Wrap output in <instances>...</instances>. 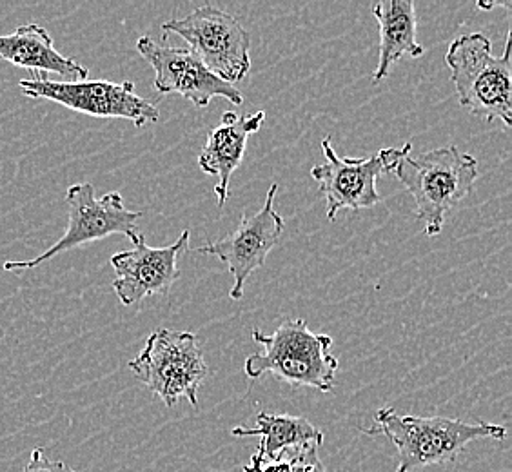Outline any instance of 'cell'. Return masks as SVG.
<instances>
[{
  "label": "cell",
  "mask_w": 512,
  "mask_h": 472,
  "mask_svg": "<svg viewBox=\"0 0 512 472\" xmlns=\"http://www.w3.org/2000/svg\"><path fill=\"white\" fill-rule=\"evenodd\" d=\"M253 340L262 351L247 356L244 371L249 378L275 374L278 380L296 387H311L329 393L335 387L338 358L331 354L333 338L313 333L304 318L284 320L275 333L253 329Z\"/></svg>",
  "instance_id": "cell-1"
},
{
  "label": "cell",
  "mask_w": 512,
  "mask_h": 472,
  "mask_svg": "<svg viewBox=\"0 0 512 472\" xmlns=\"http://www.w3.org/2000/svg\"><path fill=\"white\" fill-rule=\"evenodd\" d=\"M367 434L389 438L400 458L398 472H411L454 462L476 440H505L507 429L494 423H469L444 416H402L385 407L376 411L375 425L367 429Z\"/></svg>",
  "instance_id": "cell-2"
},
{
  "label": "cell",
  "mask_w": 512,
  "mask_h": 472,
  "mask_svg": "<svg viewBox=\"0 0 512 472\" xmlns=\"http://www.w3.org/2000/svg\"><path fill=\"white\" fill-rule=\"evenodd\" d=\"M445 62L460 106L487 124L502 120L511 128V30L502 57L494 55L491 40L483 33H467L451 42Z\"/></svg>",
  "instance_id": "cell-3"
},
{
  "label": "cell",
  "mask_w": 512,
  "mask_h": 472,
  "mask_svg": "<svg viewBox=\"0 0 512 472\" xmlns=\"http://www.w3.org/2000/svg\"><path fill=\"white\" fill-rule=\"evenodd\" d=\"M393 175L414 198V215L424 222L427 236L442 233L449 211L473 191L480 177L478 160L456 146L431 149L414 158L407 155Z\"/></svg>",
  "instance_id": "cell-4"
},
{
  "label": "cell",
  "mask_w": 512,
  "mask_h": 472,
  "mask_svg": "<svg viewBox=\"0 0 512 472\" xmlns=\"http://www.w3.org/2000/svg\"><path fill=\"white\" fill-rule=\"evenodd\" d=\"M129 371L166 407L186 398L198 405V389L206 380L207 364L197 335L188 331L158 329L146 340L144 349L129 362Z\"/></svg>",
  "instance_id": "cell-5"
},
{
  "label": "cell",
  "mask_w": 512,
  "mask_h": 472,
  "mask_svg": "<svg viewBox=\"0 0 512 472\" xmlns=\"http://www.w3.org/2000/svg\"><path fill=\"white\" fill-rule=\"evenodd\" d=\"M175 33L189 44L215 77L235 86L251 71V35L242 22L207 4L189 13L184 19L168 20L162 24V37Z\"/></svg>",
  "instance_id": "cell-6"
},
{
  "label": "cell",
  "mask_w": 512,
  "mask_h": 472,
  "mask_svg": "<svg viewBox=\"0 0 512 472\" xmlns=\"http://www.w3.org/2000/svg\"><path fill=\"white\" fill-rule=\"evenodd\" d=\"M413 144L405 142L402 148L380 149L375 155L364 158L338 157L331 138L322 140L324 164L311 169V177L318 182L324 195L327 218L335 222L336 215L344 209L360 211L382 202L376 180L382 173H394L398 164L411 155Z\"/></svg>",
  "instance_id": "cell-7"
},
{
  "label": "cell",
  "mask_w": 512,
  "mask_h": 472,
  "mask_svg": "<svg viewBox=\"0 0 512 472\" xmlns=\"http://www.w3.org/2000/svg\"><path fill=\"white\" fill-rule=\"evenodd\" d=\"M66 204L69 211L68 227L62 238L57 240L46 253H42L33 260L6 262L4 271H26V269L42 266L64 251H71L89 242H97L106 236L124 235L133 242L140 233L137 222L144 213L129 211L128 207L124 206V198L119 191H111L104 197L97 198L95 187L88 182L75 184L69 187L66 193Z\"/></svg>",
  "instance_id": "cell-8"
},
{
  "label": "cell",
  "mask_w": 512,
  "mask_h": 472,
  "mask_svg": "<svg viewBox=\"0 0 512 472\" xmlns=\"http://www.w3.org/2000/svg\"><path fill=\"white\" fill-rule=\"evenodd\" d=\"M19 88L26 97L51 100L77 113L99 118H126L137 128L155 124L160 118L157 106L138 97L133 82H57L46 73H31V79L20 80Z\"/></svg>",
  "instance_id": "cell-9"
},
{
  "label": "cell",
  "mask_w": 512,
  "mask_h": 472,
  "mask_svg": "<svg viewBox=\"0 0 512 472\" xmlns=\"http://www.w3.org/2000/svg\"><path fill=\"white\" fill-rule=\"evenodd\" d=\"M276 191L278 184H271L262 209L253 217L242 215L235 233L218 242L197 247L200 255L217 256L226 264L235 282L229 293L231 300H240L244 296L247 278L266 264L267 255L282 240L286 224L284 218L276 213Z\"/></svg>",
  "instance_id": "cell-10"
},
{
  "label": "cell",
  "mask_w": 512,
  "mask_h": 472,
  "mask_svg": "<svg viewBox=\"0 0 512 472\" xmlns=\"http://www.w3.org/2000/svg\"><path fill=\"white\" fill-rule=\"evenodd\" d=\"M137 51L155 69V89L162 95L177 93L197 108H207L215 97L244 104L237 86L215 77L188 48L166 46L146 35L137 40Z\"/></svg>",
  "instance_id": "cell-11"
},
{
  "label": "cell",
  "mask_w": 512,
  "mask_h": 472,
  "mask_svg": "<svg viewBox=\"0 0 512 472\" xmlns=\"http://www.w3.org/2000/svg\"><path fill=\"white\" fill-rule=\"evenodd\" d=\"M191 233L182 231L171 246L149 247L146 236L138 233L133 249L111 256L117 278L113 289L122 305H137L153 295H166L180 278L178 256L189 249Z\"/></svg>",
  "instance_id": "cell-12"
},
{
  "label": "cell",
  "mask_w": 512,
  "mask_h": 472,
  "mask_svg": "<svg viewBox=\"0 0 512 472\" xmlns=\"http://www.w3.org/2000/svg\"><path fill=\"white\" fill-rule=\"evenodd\" d=\"M264 120H266V111H256L247 115L226 111L222 115L220 126L211 129L206 146L198 155V166L206 175L218 177V184L215 186L218 207L226 206L229 182L238 166L242 164L247 140L251 135L258 133Z\"/></svg>",
  "instance_id": "cell-13"
},
{
  "label": "cell",
  "mask_w": 512,
  "mask_h": 472,
  "mask_svg": "<svg viewBox=\"0 0 512 472\" xmlns=\"http://www.w3.org/2000/svg\"><path fill=\"white\" fill-rule=\"evenodd\" d=\"M0 59L31 73H57L64 82L88 80L89 69L59 53L50 31L39 24H26L10 35H0Z\"/></svg>",
  "instance_id": "cell-14"
},
{
  "label": "cell",
  "mask_w": 512,
  "mask_h": 472,
  "mask_svg": "<svg viewBox=\"0 0 512 472\" xmlns=\"http://www.w3.org/2000/svg\"><path fill=\"white\" fill-rule=\"evenodd\" d=\"M373 15L380 31V59L373 73V82L380 84L402 57L418 59L425 48L418 42L416 4L413 0H380L373 6Z\"/></svg>",
  "instance_id": "cell-15"
},
{
  "label": "cell",
  "mask_w": 512,
  "mask_h": 472,
  "mask_svg": "<svg viewBox=\"0 0 512 472\" xmlns=\"http://www.w3.org/2000/svg\"><path fill=\"white\" fill-rule=\"evenodd\" d=\"M231 434L238 438L260 436L258 447L264 453V460H276L287 451L324 443V433L318 427L302 416L291 414L260 413L256 416L255 429L235 427Z\"/></svg>",
  "instance_id": "cell-16"
},
{
  "label": "cell",
  "mask_w": 512,
  "mask_h": 472,
  "mask_svg": "<svg viewBox=\"0 0 512 472\" xmlns=\"http://www.w3.org/2000/svg\"><path fill=\"white\" fill-rule=\"evenodd\" d=\"M320 445H309L302 449H293L282 454L293 465V472H327L324 463L318 458Z\"/></svg>",
  "instance_id": "cell-17"
},
{
  "label": "cell",
  "mask_w": 512,
  "mask_h": 472,
  "mask_svg": "<svg viewBox=\"0 0 512 472\" xmlns=\"http://www.w3.org/2000/svg\"><path fill=\"white\" fill-rule=\"evenodd\" d=\"M20 472H75L64 462H53L46 454L44 449H33L31 451L30 462L22 467Z\"/></svg>",
  "instance_id": "cell-18"
},
{
  "label": "cell",
  "mask_w": 512,
  "mask_h": 472,
  "mask_svg": "<svg viewBox=\"0 0 512 472\" xmlns=\"http://www.w3.org/2000/svg\"><path fill=\"white\" fill-rule=\"evenodd\" d=\"M262 472H293V465L286 456H280L276 460H264Z\"/></svg>",
  "instance_id": "cell-19"
},
{
  "label": "cell",
  "mask_w": 512,
  "mask_h": 472,
  "mask_svg": "<svg viewBox=\"0 0 512 472\" xmlns=\"http://www.w3.org/2000/svg\"><path fill=\"white\" fill-rule=\"evenodd\" d=\"M262 465H264V453H262V449L258 447L256 453L251 456L249 463H246V465L242 467V472H262Z\"/></svg>",
  "instance_id": "cell-20"
}]
</instances>
